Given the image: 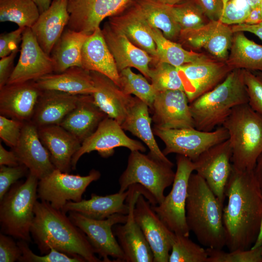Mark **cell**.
<instances>
[{"label":"cell","instance_id":"29","mask_svg":"<svg viewBox=\"0 0 262 262\" xmlns=\"http://www.w3.org/2000/svg\"><path fill=\"white\" fill-rule=\"evenodd\" d=\"M107 22L123 33L133 44L156 59V46L148 31V24L133 1L122 12L109 17Z\"/></svg>","mask_w":262,"mask_h":262},{"label":"cell","instance_id":"41","mask_svg":"<svg viewBox=\"0 0 262 262\" xmlns=\"http://www.w3.org/2000/svg\"><path fill=\"white\" fill-rule=\"evenodd\" d=\"M186 236L176 234L169 256V262H207L206 249Z\"/></svg>","mask_w":262,"mask_h":262},{"label":"cell","instance_id":"20","mask_svg":"<svg viewBox=\"0 0 262 262\" xmlns=\"http://www.w3.org/2000/svg\"><path fill=\"white\" fill-rule=\"evenodd\" d=\"M233 35L229 25L220 20H209L199 28L181 31L179 37L189 46L204 49L216 60L225 62L229 54Z\"/></svg>","mask_w":262,"mask_h":262},{"label":"cell","instance_id":"21","mask_svg":"<svg viewBox=\"0 0 262 262\" xmlns=\"http://www.w3.org/2000/svg\"><path fill=\"white\" fill-rule=\"evenodd\" d=\"M42 91L35 81L5 84L0 88V115L31 121Z\"/></svg>","mask_w":262,"mask_h":262},{"label":"cell","instance_id":"28","mask_svg":"<svg viewBox=\"0 0 262 262\" xmlns=\"http://www.w3.org/2000/svg\"><path fill=\"white\" fill-rule=\"evenodd\" d=\"M82 66L88 71L98 72L107 76L119 86V71L100 27L88 35L84 43L82 50Z\"/></svg>","mask_w":262,"mask_h":262},{"label":"cell","instance_id":"26","mask_svg":"<svg viewBox=\"0 0 262 262\" xmlns=\"http://www.w3.org/2000/svg\"><path fill=\"white\" fill-rule=\"evenodd\" d=\"M69 18L67 0H53L49 8L40 14L31 27L37 42L50 56L51 51L67 26Z\"/></svg>","mask_w":262,"mask_h":262},{"label":"cell","instance_id":"19","mask_svg":"<svg viewBox=\"0 0 262 262\" xmlns=\"http://www.w3.org/2000/svg\"><path fill=\"white\" fill-rule=\"evenodd\" d=\"M189 104L182 90L158 92L149 108L154 125L164 129L195 128Z\"/></svg>","mask_w":262,"mask_h":262},{"label":"cell","instance_id":"8","mask_svg":"<svg viewBox=\"0 0 262 262\" xmlns=\"http://www.w3.org/2000/svg\"><path fill=\"white\" fill-rule=\"evenodd\" d=\"M177 169L169 193L163 201L151 205L165 225L176 234L189 236L186 219V204L189 180L195 171L193 162L181 155L176 156Z\"/></svg>","mask_w":262,"mask_h":262},{"label":"cell","instance_id":"58","mask_svg":"<svg viewBox=\"0 0 262 262\" xmlns=\"http://www.w3.org/2000/svg\"><path fill=\"white\" fill-rule=\"evenodd\" d=\"M262 245V217L261 219V222L259 232L257 238V239L251 247V248H255Z\"/></svg>","mask_w":262,"mask_h":262},{"label":"cell","instance_id":"64","mask_svg":"<svg viewBox=\"0 0 262 262\" xmlns=\"http://www.w3.org/2000/svg\"></svg>","mask_w":262,"mask_h":262},{"label":"cell","instance_id":"5","mask_svg":"<svg viewBox=\"0 0 262 262\" xmlns=\"http://www.w3.org/2000/svg\"><path fill=\"white\" fill-rule=\"evenodd\" d=\"M227 131L232 167L254 170L262 153V115L248 103L234 108L222 125Z\"/></svg>","mask_w":262,"mask_h":262},{"label":"cell","instance_id":"18","mask_svg":"<svg viewBox=\"0 0 262 262\" xmlns=\"http://www.w3.org/2000/svg\"><path fill=\"white\" fill-rule=\"evenodd\" d=\"M21 42L18 62L7 84L35 81L54 73L52 59L41 48L31 28L25 29Z\"/></svg>","mask_w":262,"mask_h":262},{"label":"cell","instance_id":"48","mask_svg":"<svg viewBox=\"0 0 262 262\" xmlns=\"http://www.w3.org/2000/svg\"><path fill=\"white\" fill-rule=\"evenodd\" d=\"M28 170L22 164L14 166L0 165V200L11 187L27 174Z\"/></svg>","mask_w":262,"mask_h":262},{"label":"cell","instance_id":"4","mask_svg":"<svg viewBox=\"0 0 262 262\" xmlns=\"http://www.w3.org/2000/svg\"><path fill=\"white\" fill-rule=\"evenodd\" d=\"M248 102L244 70L232 69L214 88L190 103L195 128L212 131L222 125L234 108Z\"/></svg>","mask_w":262,"mask_h":262},{"label":"cell","instance_id":"61","mask_svg":"<svg viewBox=\"0 0 262 262\" xmlns=\"http://www.w3.org/2000/svg\"><path fill=\"white\" fill-rule=\"evenodd\" d=\"M230 0H223V8L226 5V4L228 3V1H229Z\"/></svg>","mask_w":262,"mask_h":262},{"label":"cell","instance_id":"2","mask_svg":"<svg viewBox=\"0 0 262 262\" xmlns=\"http://www.w3.org/2000/svg\"><path fill=\"white\" fill-rule=\"evenodd\" d=\"M31 234L41 254H47L50 247L87 262H100L85 234L61 210L49 203L36 200Z\"/></svg>","mask_w":262,"mask_h":262},{"label":"cell","instance_id":"27","mask_svg":"<svg viewBox=\"0 0 262 262\" xmlns=\"http://www.w3.org/2000/svg\"><path fill=\"white\" fill-rule=\"evenodd\" d=\"M80 95L56 90H42L31 121L37 128L59 125L76 107Z\"/></svg>","mask_w":262,"mask_h":262},{"label":"cell","instance_id":"52","mask_svg":"<svg viewBox=\"0 0 262 262\" xmlns=\"http://www.w3.org/2000/svg\"><path fill=\"white\" fill-rule=\"evenodd\" d=\"M18 51V49H16L0 60V88L7 83L14 70V62Z\"/></svg>","mask_w":262,"mask_h":262},{"label":"cell","instance_id":"47","mask_svg":"<svg viewBox=\"0 0 262 262\" xmlns=\"http://www.w3.org/2000/svg\"><path fill=\"white\" fill-rule=\"evenodd\" d=\"M25 122L0 116V137L12 148L18 143Z\"/></svg>","mask_w":262,"mask_h":262},{"label":"cell","instance_id":"37","mask_svg":"<svg viewBox=\"0 0 262 262\" xmlns=\"http://www.w3.org/2000/svg\"><path fill=\"white\" fill-rule=\"evenodd\" d=\"M148 29L156 46L157 57L155 60L179 67L186 64L209 58L203 53L184 49L181 44L167 39L160 30L148 24Z\"/></svg>","mask_w":262,"mask_h":262},{"label":"cell","instance_id":"57","mask_svg":"<svg viewBox=\"0 0 262 262\" xmlns=\"http://www.w3.org/2000/svg\"><path fill=\"white\" fill-rule=\"evenodd\" d=\"M37 5L40 13H42L47 10L50 6L51 0H33Z\"/></svg>","mask_w":262,"mask_h":262},{"label":"cell","instance_id":"10","mask_svg":"<svg viewBox=\"0 0 262 262\" xmlns=\"http://www.w3.org/2000/svg\"><path fill=\"white\" fill-rule=\"evenodd\" d=\"M68 217L86 236L90 244L103 262H125L124 253L113 232L114 226L126 222L127 214L115 213L99 220L85 216L78 212L69 211Z\"/></svg>","mask_w":262,"mask_h":262},{"label":"cell","instance_id":"59","mask_svg":"<svg viewBox=\"0 0 262 262\" xmlns=\"http://www.w3.org/2000/svg\"><path fill=\"white\" fill-rule=\"evenodd\" d=\"M158 0L162 2H163L164 3L170 5H174L180 3V2H182L187 0Z\"/></svg>","mask_w":262,"mask_h":262},{"label":"cell","instance_id":"16","mask_svg":"<svg viewBox=\"0 0 262 262\" xmlns=\"http://www.w3.org/2000/svg\"><path fill=\"white\" fill-rule=\"evenodd\" d=\"M133 214L152 251L153 262H169L176 234L163 222L143 194L137 199Z\"/></svg>","mask_w":262,"mask_h":262},{"label":"cell","instance_id":"30","mask_svg":"<svg viewBox=\"0 0 262 262\" xmlns=\"http://www.w3.org/2000/svg\"><path fill=\"white\" fill-rule=\"evenodd\" d=\"M107 116L95 103L92 95H81L76 107L66 116L59 125L82 143Z\"/></svg>","mask_w":262,"mask_h":262},{"label":"cell","instance_id":"11","mask_svg":"<svg viewBox=\"0 0 262 262\" xmlns=\"http://www.w3.org/2000/svg\"><path fill=\"white\" fill-rule=\"evenodd\" d=\"M99 171L92 169L84 176L70 174L55 169L51 173L39 180L37 197L49 202L55 209L61 210L68 201L79 202L87 187L98 180Z\"/></svg>","mask_w":262,"mask_h":262},{"label":"cell","instance_id":"56","mask_svg":"<svg viewBox=\"0 0 262 262\" xmlns=\"http://www.w3.org/2000/svg\"><path fill=\"white\" fill-rule=\"evenodd\" d=\"M254 173L262 194V153L258 158Z\"/></svg>","mask_w":262,"mask_h":262},{"label":"cell","instance_id":"24","mask_svg":"<svg viewBox=\"0 0 262 262\" xmlns=\"http://www.w3.org/2000/svg\"><path fill=\"white\" fill-rule=\"evenodd\" d=\"M96 91L92 94L96 105L109 117L120 125L133 104L135 97L126 94L107 76L90 71Z\"/></svg>","mask_w":262,"mask_h":262},{"label":"cell","instance_id":"7","mask_svg":"<svg viewBox=\"0 0 262 262\" xmlns=\"http://www.w3.org/2000/svg\"><path fill=\"white\" fill-rule=\"evenodd\" d=\"M170 164L140 151H131L127 167L119 178V192L127 191L132 185L139 184L150 196L156 205L164 199V190L172 184L175 172Z\"/></svg>","mask_w":262,"mask_h":262},{"label":"cell","instance_id":"3","mask_svg":"<svg viewBox=\"0 0 262 262\" xmlns=\"http://www.w3.org/2000/svg\"><path fill=\"white\" fill-rule=\"evenodd\" d=\"M223 208L205 180L196 173L190 176L186 204V219L190 231L207 248L226 246Z\"/></svg>","mask_w":262,"mask_h":262},{"label":"cell","instance_id":"39","mask_svg":"<svg viewBox=\"0 0 262 262\" xmlns=\"http://www.w3.org/2000/svg\"><path fill=\"white\" fill-rule=\"evenodd\" d=\"M119 87L123 92L129 95H134L150 108L157 93L147 78L134 73L130 67L119 71Z\"/></svg>","mask_w":262,"mask_h":262},{"label":"cell","instance_id":"15","mask_svg":"<svg viewBox=\"0 0 262 262\" xmlns=\"http://www.w3.org/2000/svg\"><path fill=\"white\" fill-rule=\"evenodd\" d=\"M132 0H67L69 18L66 27L87 35L106 17L125 10Z\"/></svg>","mask_w":262,"mask_h":262},{"label":"cell","instance_id":"36","mask_svg":"<svg viewBox=\"0 0 262 262\" xmlns=\"http://www.w3.org/2000/svg\"><path fill=\"white\" fill-rule=\"evenodd\" d=\"M225 62L231 69L262 72V45L247 38L244 32L233 33L229 54Z\"/></svg>","mask_w":262,"mask_h":262},{"label":"cell","instance_id":"35","mask_svg":"<svg viewBox=\"0 0 262 262\" xmlns=\"http://www.w3.org/2000/svg\"><path fill=\"white\" fill-rule=\"evenodd\" d=\"M132 1L150 26L160 30L170 40L179 37L181 30L174 16L172 5L158 0Z\"/></svg>","mask_w":262,"mask_h":262},{"label":"cell","instance_id":"34","mask_svg":"<svg viewBox=\"0 0 262 262\" xmlns=\"http://www.w3.org/2000/svg\"><path fill=\"white\" fill-rule=\"evenodd\" d=\"M88 36L65 28L50 54L54 63V73L62 72L72 66H82V50Z\"/></svg>","mask_w":262,"mask_h":262},{"label":"cell","instance_id":"43","mask_svg":"<svg viewBox=\"0 0 262 262\" xmlns=\"http://www.w3.org/2000/svg\"><path fill=\"white\" fill-rule=\"evenodd\" d=\"M207 262H262V245L255 248L225 252L222 249L206 248Z\"/></svg>","mask_w":262,"mask_h":262},{"label":"cell","instance_id":"51","mask_svg":"<svg viewBox=\"0 0 262 262\" xmlns=\"http://www.w3.org/2000/svg\"><path fill=\"white\" fill-rule=\"evenodd\" d=\"M209 20H219L223 9V0H193Z\"/></svg>","mask_w":262,"mask_h":262},{"label":"cell","instance_id":"17","mask_svg":"<svg viewBox=\"0 0 262 262\" xmlns=\"http://www.w3.org/2000/svg\"><path fill=\"white\" fill-rule=\"evenodd\" d=\"M189 102L221 83L231 69L225 62L208 59L177 67Z\"/></svg>","mask_w":262,"mask_h":262},{"label":"cell","instance_id":"13","mask_svg":"<svg viewBox=\"0 0 262 262\" xmlns=\"http://www.w3.org/2000/svg\"><path fill=\"white\" fill-rule=\"evenodd\" d=\"M231 157L232 150L228 139L208 149L193 161L195 171L205 180L223 207L232 169Z\"/></svg>","mask_w":262,"mask_h":262},{"label":"cell","instance_id":"40","mask_svg":"<svg viewBox=\"0 0 262 262\" xmlns=\"http://www.w3.org/2000/svg\"><path fill=\"white\" fill-rule=\"evenodd\" d=\"M152 62L154 65L150 67L149 80L157 93L170 90L184 91L177 67L155 60Z\"/></svg>","mask_w":262,"mask_h":262},{"label":"cell","instance_id":"46","mask_svg":"<svg viewBox=\"0 0 262 262\" xmlns=\"http://www.w3.org/2000/svg\"><path fill=\"white\" fill-rule=\"evenodd\" d=\"M244 77L248 104L254 111L262 115V78L246 70H244Z\"/></svg>","mask_w":262,"mask_h":262},{"label":"cell","instance_id":"23","mask_svg":"<svg viewBox=\"0 0 262 262\" xmlns=\"http://www.w3.org/2000/svg\"><path fill=\"white\" fill-rule=\"evenodd\" d=\"M101 30L118 71L134 67L149 80V65L155 59L133 44L123 33L108 22L104 24Z\"/></svg>","mask_w":262,"mask_h":262},{"label":"cell","instance_id":"22","mask_svg":"<svg viewBox=\"0 0 262 262\" xmlns=\"http://www.w3.org/2000/svg\"><path fill=\"white\" fill-rule=\"evenodd\" d=\"M12 150L20 163L25 165L39 180L56 169L48 150L39 137L37 127L31 121L24 123L18 143Z\"/></svg>","mask_w":262,"mask_h":262},{"label":"cell","instance_id":"6","mask_svg":"<svg viewBox=\"0 0 262 262\" xmlns=\"http://www.w3.org/2000/svg\"><path fill=\"white\" fill-rule=\"evenodd\" d=\"M39 180L29 172L25 181L14 184L0 200V232L19 240L31 241Z\"/></svg>","mask_w":262,"mask_h":262},{"label":"cell","instance_id":"25","mask_svg":"<svg viewBox=\"0 0 262 262\" xmlns=\"http://www.w3.org/2000/svg\"><path fill=\"white\" fill-rule=\"evenodd\" d=\"M39 137L48 150L56 169L69 173L72 159L82 143L72 133L59 125L37 128Z\"/></svg>","mask_w":262,"mask_h":262},{"label":"cell","instance_id":"1","mask_svg":"<svg viewBox=\"0 0 262 262\" xmlns=\"http://www.w3.org/2000/svg\"><path fill=\"white\" fill-rule=\"evenodd\" d=\"M223 208L226 246L229 251L251 248L258 237L262 217V194L254 170L232 167Z\"/></svg>","mask_w":262,"mask_h":262},{"label":"cell","instance_id":"62","mask_svg":"<svg viewBox=\"0 0 262 262\" xmlns=\"http://www.w3.org/2000/svg\"><path fill=\"white\" fill-rule=\"evenodd\" d=\"M259 7H260V10L262 15V0L261 1V3L259 5Z\"/></svg>","mask_w":262,"mask_h":262},{"label":"cell","instance_id":"50","mask_svg":"<svg viewBox=\"0 0 262 262\" xmlns=\"http://www.w3.org/2000/svg\"><path fill=\"white\" fill-rule=\"evenodd\" d=\"M25 28L18 27L15 31L0 34V57L1 58L8 56L13 51L18 49V44L22 41V33Z\"/></svg>","mask_w":262,"mask_h":262},{"label":"cell","instance_id":"33","mask_svg":"<svg viewBox=\"0 0 262 262\" xmlns=\"http://www.w3.org/2000/svg\"><path fill=\"white\" fill-rule=\"evenodd\" d=\"M148 105L135 97L134 102L121 126L140 139L149 148L148 153L154 158L168 164H173L159 147L151 126L152 118Z\"/></svg>","mask_w":262,"mask_h":262},{"label":"cell","instance_id":"42","mask_svg":"<svg viewBox=\"0 0 262 262\" xmlns=\"http://www.w3.org/2000/svg\"><path fill=\"white\" fill-rule=\"evenodd\" d=\"M172 10L181 31L199 28L206 24L208 22L206 21L209 20L193 0H187L172 5Z\"/></svg>","mask_w":262,"mask_h":262},{"label":"cell","instance_id":"63","mask_svg":"<svg viewBox=\"0 0 262 262\" xmlns=\"http://www.w3.org/2000/svg\"><path fill=\"white\" fill-rule=\"evenodd\" d=\"M257 74L262 78V72H258Z\"/></svg>","mask_w":262,"mask_h":262},{"label":"cell","instance_id":"54","mask_svg":"<svg viewBox=\"0 0 262 262\" xmlns=\"http://www.w3.org/2000/svg\"><path fill=\"white\" fill-rule=\"evenodd\" d=\"M231 28L233 33L249 32L255 34L262 40V22L255 25L242 23L232 25Z\"/></svg>","mask_w":262,"mask_h":262},{"label":"cell","instance_id":"38","mask_svg":"<svg viewBox=\"0 0 262 262\" xmlns=\"http://www.w3.org/2000/svg\"><path fill=\"white\" fill-rule=\"evenodd\" d=\"M40 14L33 0H0V22H12L18 27L31 28Z\"/></svg>","mask_w":262,"mask_h":262},{"label":"cell","instance_id":"60","mask_svg":"<svg viewBox=\"0 0 262 262\" xmlns=\"http://www.w3.org/2000/svg\"><path fill=\"white\" fill-rule=\"evenodd\" d=\"M251 8L258 7L262 0H246Z\"/></svg>","mask_w":262,"mask_h":262},{"label":"cell","instance_id":"32","mask_svg":"<svg viewBox=\"0 0 262 262\" xmlns=\"http://www.w3.org/2000/svg\"><path fill=\"white\" fill-rule=\"evenodd\" d=\"M35 82L42 90H56L77 95H92L96 90L90 72L79 66L47 74Z\"/></svg>","mask_w":262,"mask_h":262},{"label":"cell","instance_id":"9","mask_svg":"<svg viewBox=\"0 0 262 262\" xmlns=\"http://www.w3.org/2000/svg\"><path fill=\"white\" fill-rule=\"evenodd\" d=\"M152 130L164 143L163 153H176L194 161L203 152L229 138L227 130L222 126L206 131L195 128L164 129L153 126Z\"/></svg>","mask_w":262,"mask_h":262},{"label":"cell","instance_id":"49","mask_svg":"<svg viewBox=\"0 0 262 262\" xmlns=\"http://www.w3.org/2000/svg\"><path fill=\"white\" fill-rule=\"evenodd\" d=\"M21 256L20 249L17 242L12 236L0 233V262H15L18 261Z\"/></svg>","mask_w":262,"mask_h":262},{"label":"cell","instance_id":"31","mask_svg":"<svg viewBox=\"0 0 262 262\" xmlns=\"http://www.w3.org/2000/svg\"><path fill=\"white\" fill-rule=\"evenodd\" d=\"M130 189L124 192L101 196L92 193L90 199L79 202L68 201L62 211L66 213L69 211L78 212L88 217L102 220L115 213L127 214L129 206L125 203Z\"/></svg>","mask_w":262,"mask_h":262},{"label":"cell","instance_id":"44","mask_svg":"<svg viewBox=\"0 0 262 262\" xmlns=\"http://www.w3.org/2000/svg\"><path fill=\"white\" fill-rule=\"evenodd\" d=\"M28 242L19 240L17 242L21 252V256L18 260L20 262H85L81 257H73L60 252L52 247L50 251L43 256L34 254L30 248Z\"/></svg>","mask_w":262,"mask_h":262},{"label":"cell","instance_id":"12","mask_svg":"<svg viewBox=\"0 0 262 262\" xmlns=\"http://www.w3.org/2000/svg\"><path fill=\"white\" fill-rule=\"evenodd\" d=\"M126 201L129 206L125 223L117 224L113 228V232L124 253L127 262H152L153 254L133 214L137 199L140 194L148 199L150 196L140 184H134L129 188Z\"/></svg>","mask_w":262,"mask_h":262},{"label":"cell","instance_id":"53","mask_svg":"<svg viewBox=\"0 0 262 262\" xmlns=\"http://www.w3.org/2000/svg\"><path fill=\"white\" fill-rule=\"evenodd\" d=\"M20 164L15 152L7 150L0 143V165L14 166Z\"/></svg>","mask_w":262,"mask_h":262},{"label":"cell","instance_id":"55","mask_svg":"<svg viewBox=\"0 0 262 262\" xmlns=\"http://www.w3.org/2000/svg\"><path fill=\"white\" fill-rule=\"evenodd\" d=\"M262 22V15L259 6L251 8L243 23L249 25L258 24Z\"/></svg>","mask_w":262,"mask_h":262},{"label":"cell","instance_id":"14","mask_svg":"<svg viewBox=\"0 0 262 262\" xmlns=\"http://www.w3.org/2000/svg\"><path fill=\"white\" fill-rule=\"evenodd\" d=\"M121 126L115 119L107 116L99 124L96 130L82 143L72 159V170H75L80 158L85 153L98 151L104 158L112 156L115 148L125 147L131 151L146 150L140 141L131 138L126 135Z\"/></svg>","mask_w":262,"mask_h":262},{"label":"cell","instance_id":"45","mask_svg":"<svg viewBox=\"0 0 262 262\" xmlns=\"http://www.w3.org/2000/svg\"><path fill=\"white\" fill-rule=\"evenodd\" d=\"M251 9L246 0H230L223 8L219 20L228 25L243 23Z\"/></svg>","mask_w":262,"mask_h":262}]
</instances>
